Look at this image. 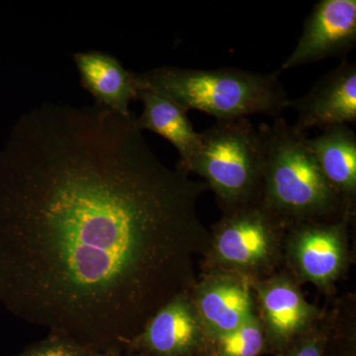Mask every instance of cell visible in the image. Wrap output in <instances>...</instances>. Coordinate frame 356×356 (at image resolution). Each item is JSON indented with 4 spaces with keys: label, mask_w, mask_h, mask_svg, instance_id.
Segmentation results:
<instances>
[{
    "label": "cell",
    "mask_w": 356,
    "mask_h": 356,
    "mask_svg": "<svg viewBox=\"0 0 356 356\" xmlns=\"http://www.w3.org/2000/svg\"><path fill=\"white\" fill-rule=\"evenodd\" d=\"M306 145L327 184L341 197L346 209L356 210V135L348 125L327 127Z\"/></svg>",
    "instance_id": "4fadbf2b"
},
{
    "label": "cell",
    "mask_w": 356,
    "mask_h": 356,
    "mask_svg": "<svg viewBox=\"0 0 356 356\" xmlns=\"http://www.w3.org/2000/svg\"><path fill=\"white\" fill-rule=\"evenodd\" d=\"M264 163V138L250 119L217 121L200 133L187 175L202 177L226 213L259 202Z\"/></svg>",
    "instance_id": "277c9868"
},
{
    "label": "cell",
    "mask_w": 356,
    "mask_h": 356,
    "mask_svg": "<svg viewBox=\"0 0 356 356\" xmlns=\"http://www.w3.org/2000/svg\"><path fill=\"white\" fill-rule=\"evenodd\" d=\"M90 356H132L130 353H121V351H115V350H95L92 353V355Z\"/></svg>",
    "instance_id": "d6986e66"
},
{
    "label": "cell",
    "mask_w": 356,
    "mask_h": 356,
    "mask_svg": "<svg viewBox=\"0 0 356 356\" xmlns=\"http://www.w3.org/2000/svg\"><path fill=\"white\" fill-rule=\"evenodd\" d=\"M327 311L330 329L324 356H356L355 297L337 300Z\"/></svg>",
    "instance_id": "2e32d148"
},
{
    "label": "cell",
    "mask_w": 356,
    "mask_h": 356,
    "mask_svg": "<svg viewBox=\"0 0 356 356\" xmlns=\"http://www.w3.org/2000/svg\"><path fill=\"white\" fill-rule=\"evenodd\" d=\"M288 108L295 110L293 128L306 134L311 129H324L356 123V64L341 60L329 74L321 77L305 95L290 99Z\"/></svg>",
    "instance_id": "8fae6325"
},
{
    "label": "cell",
    "mask_w": 356,
    "mask_h": 356,
    "mask_svg": "<svg viewBox=\"0 0 356 356\" xmlns=\"http://www.w3.org/2000/svg\"><path fill=\"white\" fill-rule=\"evenodd\" d=\"M197 356H199V355H197Z\"/></svg>",
    "instance_id": "44dd1931"
},
{
    "label": "cell",
    "mask_w": 356,
    "mask_h": 356,
    "mask_svg": "<svg viewBox=\"0 0 356 356\" xmlns=\"http://www.w3.org/2000/svg\"><path fill=\"white\" fill-rule=\"evenodd\" d=\"M137 100L144 105L142 114L137 117L138 127L142 132L149 131L168 140L179 154L177 170L187 175L200 144V133L194 130L186 110L149 88H140Z\"/></svg>",
    "instance_id": "5bb4252c"
},
{
    "label": "cell",
    "mask_w": 356,
    "mask_h": 356,
    "mask_svg": "<svg viewBox=\"0 0 356 356\" xmlns=\"http://www.w3.org/2000/svg\"><path fill=\"white\" fill-rule=\"evenodd\" d=\"M130 353V355L132 356H146V355H138V353Z\"/></svg>",
    "instance_id": "ffe728a7"
},
{
    "label": "cell",
    "mask_w": 356,
    "mask_h": 356,
    "mask_svg": "<svg viewBox=\"0 0 356 356\" xmlns=\"http://www.w3.org/2000/svg\"><path fill=\"white\" fill-rule=\"evenodd\" d=\"M81 83L95 98V104L115 113H133L130 103L140 90L139 74L126 70L118 58L99 51L74 55Z\"/></svg>",
    "instance_id": "7c38bea8"
},
{
    "label": "cell",
    "mask_w": 356,
    "mask_h": 356,
    "mask_svg": "<svg viewBox=\"0 0 356 356\" xmlns=\"http://www.w3.org/2000/svg\"><path fill=\"white\" fill-rule=\"evenodd\" d=\"M95 350L67 334L51 332L15 356H90Z\"/></svg>",
    "instance_id": "e0dca14e"
},
{
    "label": "cell",
    "mask_w": 356,
    "mask_h": 356,
    "mask_svg": "<svg viewBox=\"0 0 356 356\" xmlns=\"http://www.w3.org/2000/svg\"><path fill=\"white\" fill-rule=\"evenodd\" d=\"M356 44V0H320L304 21L303 31L278 72L343 58Z\"/></svg>",
    "instance_id": "ba28073f"
},
{
    "label": "cell",
    "mask_w": 356,
    "mask_h": 356,
    "mask_svg": "<svg viewBox=\"0 0 356 356\" xmlns=\"http://www.w3.org/2000/svg\"><path fill=\"white\" fill-rule=\"evenodd\" d=\"M209 191L154 154L137 117L44 103L0 149V304L95 350L126 353L195 283Z\"/></svg>",
    "instance_id": "6da1fadb"
},
{
    "label": "cell",
    "mask_w": 356,
    "mask_h": 356,
    "mask_svg": "<svg viewBox=\"0 0 356 356\" xmlns=\"http://www.w3.org/2000/svg\"><path fill=\"white\" fill-rule=\"evenodd\" d=\"M266 147L261 202L287 229L309 222H332L355 217L327 184L306 145L282 117L259 129Z\"/></svg>",
    "instance_id": "7a4b0ae2"
},
{
    "label": "cell",
    "mask_w": 356,
    "mask_h": 356,
    "mask_svg": "<svg viewBox=\"0 0 356 356\" xmlns=\"http://www.w3.org/2000/svg\"><path fill=\"white\" fill-rule=\"evenodd\" d=\"M329 329V311L325 307L324 316L297 337L280 356H324Z\"/></svg>",
    "instance_id": "ac0fdd59"
},
{
    "label": "cell",
    "mask_w": 356,
    "mask_h": 356,
    "mask_svg": "<svg viewBox=\"0 0 356 356\" xmlns=\"http://www.w3.org/2000/svg\"><path fill=\"white\" fill-rule=\"evenodd\" d=\"M266 337L257 315L234 331L207 337L199 356H261L266 355Z\"/></svg>",
    "instance_id": "9a60e30c"
},
{
    "label": "cell",
    "mask_w": 356,
    "mask_h": 356,
    "mask_svg": "<svg viewBox=\"0 0 356 356\" xmlns=\"http://www.w3.org/2000/svg\"><path fill=\"white\" fill-rule=\"evenodd\" d=\"M252 290L266 337V355L280 356L297 337L324 316L325 307L310 303L301 284L284 269L252 281Z\"/></svg>",
    "instance_id": "52a82bcc"
},
{
    "label": "cell",
    "mask_w": 356,
    "mask_h": 356,
    "mask_svg": "<svg viewBox=\"0 0 356 356\" xmlns=\"http://www.w3.org/2000/svg\"><path fill=\"white\" fill-rule=\"evenodd\" d=\"M280 72H250L236 67L216 70L161 67L139 74L140 88L172 100L187 112L197 110L217 121L264 114L281 117L290 98Z\"/></svg>",
    "instance_id": "3957f363"
},
{
    "label": "cell",
    "mask_w": 356,
    "mask_h": 356,
    "mask_svg": "<svg viewBox=\"0 0 356 356\" xmlns=\"http://www.w3.org/2000/svg\"><path fill=\"white\" fill-rule=\"evenodd\" d=\"M287 227L261 202L222 213L209 229L201 273L226 271L259 280L283 269Z\"/></svg>",
    "instance_id": "5b68a950"
},
{
    "label": "cell",
    "mask_w": 356,
    "mask_h": 356,
    "mask_svg": "<svg viewBox=\"0 0 356 356\" xmlns=\"http://www.w3.org/2000/svg\"><path fill=\"white\" fill-rule=\"evenodd\" d=\"M189 295L207 337L234 331L257 316L252 281L240 274L201 273Z\"/></svg>",
    "instance_id": "30bf717a"
},
{
    "label": "cell",
    "mask_w": 356,
    "mask_h": 356,
    "mask_svg": "<svg viewBox=\"0 0 356 356\" xmlns=\"http://www.w3.org/2000/svg\"><path fill=\"white\" fill-rule=\"evenodd\" d=\"M355 218L289 227L283 269L299 284L310 283L318 291L332 294L350 266V227Z\"/></svg>",
    "instance_id": "8992f818"
},
{
    "label": "cell",
    "mask_w": 356,
    "mask_h": 356,
    "mask_svg": "<svg viewBox=\"0 0 356 356\" xmlns=\"http://www.w3.org/2000/svg\"><path fill=\"white\" fill-rule=\"evenodd\" d=\"M207 334L189 292L180 293L149 318L126 353L146 356H197Z\"/></svg>",
    "instance_id": "9c48e42d"
}]
</instances>
